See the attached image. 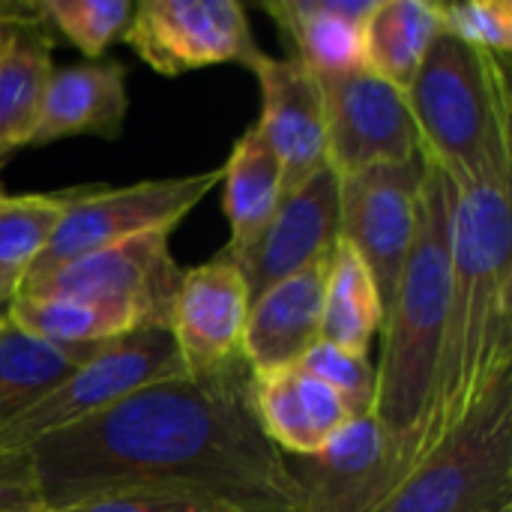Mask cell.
I'll return each instance as SVG.
<instances>
[{
    "instance_id": "obj_10",
    "label": "cell",
    "mask_w": 512,
    "mask_h": 512,
    "mask_svg": "<svg viewBox=\"0 0 512 512\" xmlns=\"http://www.w3.org/2000/svg\"><path fill=\"white\" fill-rule=\"evenodd\" d=\"M315 75V72H312ZM324 96L327 165L342 177L420 153L408 96L366 66L315 75Z\"/></svg>"
},
{
    "instance_id": "obj_2",
    "label": "cell",
    "mask_w": 512,
    "mask_h": 512,
    "mask_svg": "<svg viewBox=\"0 0 512 512\" xmlns=\"http://www.w3.org/2000/svg\"><path fill=\"white\" fill-rule=\"evenodd\" d=\"M510 192L498 183L453 186L447 315L417 465L512 378Z\"/></svg>"
},
{
    "instance_id": "obj_9",
    "label": "cell",
    "mask_w": 512,
    "mask_h": 512,
    "mask_svg": "<svg viewBox=\"0 0 512 512\" xmlns=\"http://www.w3.org/2000/svg\"><path fill=\"white\" fill-rule=\"evenodd\" d=\"M426 171L429 162L417 153L408 162L369 165L339 177V240L369 267L384 312L414 243Z\"/></svg>"
},
{
    "instance_id": "obj_32",
    "label": "cell",
    "mask_w": 512,
    "mask_h": 512,
    "mask_svg": "<svg viewBox=\"0 0 512 512\" xmlns=\"http://www.w3.org/2000/svg\"><path fill=\"white\" fill-rule=\"evenodd\" d=\"M24 9H27V6H0V54H3V48L9 45L12 30H15V21L24 15Z\"/></svg>"
},
{
    "instance_id": "obj_34",
    "label": "cell",
    "mask_w": 512,
    "mask_h": 512,
    "mask_svg": "<svg viewBox=\"0 0 512 512\" xmlns=\"http://www.w3.org/2000/svg\"><path fill=\"white\" fill-rule=\"evenodd\" d=\"M0 165H3V159H0Z\"/></svg>"
},
{
    "instance_id": "obj_28",
    "label": "cell",
    "mask_w": 512,
    "mask_h": 512,
    "mask_svg": "<svg viewBox=\"0 0 512 512\" xmlns=\"http://www.w3.org/2000/svg\"><path fill=\"white\" fill-rule=\"evenodd\" d=\"M297 366H303L309 375L324 381L342 399L351 420L372 414L378 372H375V363L369 360V354H357V351H345V348L318 342Z\"/></svg>"
},
{
    "instance_id": "obj_1",
    "label": "cell",
    "mask_w": 512,
    "mask_h": 512,
    "mask_svg": "<svg viewBox=\"0 0 512 512\" xmlns=\"http://www.w3.org/2000/svg\"><path fill=\"white\" fill-rule=\"evenodd\" d=\"M42 510L117 489H192L234 512H303L252 408V369L183 375L30 447Z\"/></svg>"
},
{
    "instance_id": "obj_35",
    "label": "cell",
    "mask_w": 512,
    "mask_h": 512,
    "mask_svg": "<svg viewBox=\"0 0 512 512\" xmlns=\"http://www.w3.org/2000/svg\"><path fill=\"white\" fill-rule=\"evenodd\" d=\"M0 327H3V324H0Z\"/></svg>"
},
{
    "instance_id": "obj_13",
    "label": "cell",
    "mask_w": 512,
    "mask_h": 512,
    "mask_svg": "<svg viewBox=\"0 0 512 512\" xmlns=\"http://www.w3.org/2000/svg\"><path fill=\"white\" fill-rule=\"evenodd\" d=\"M339 243V174L324 165L294 192H285L261 234L240 252H228L240 267L249 303L273 285L330 261Z\"/></svg>"
},
{
    "instance_id": "obj_7",
    "label": "cell",
    "mask_w": 512,
    "mask_h": 512,
    "mask_svg": "<svg viewBox=\"0 0 512 512\" xmlns=\"http://www.w3.org/2000/svg\"><path fill=\"white\" fill-rule=\"evenodd\" d=\"M216 183H222V168L189 177L144 180L123 189H75L51 243L24 279L150 231H174L183 216L216 189Z\"/></svg>"
},
{
    "instance_id": "obj_25",
    "label": "cell",
    "mask_w": 512,
    "mask_h": 512,
    "mask_svg": "<svg viewBox=\"0 0 512 512\" xmlns=\"http://www.w3.org/2000/svg\"><path fill=\"white\" fill-rule=\"evenodd\" d=\"M93 354L96 351L48 345L6 321L0 327V432L57 384H63Z\"/></svg>"
},
{
    "instance_id": "obj_11",
    "label": "cell",
    "mask_w": 512,
    "mask_h": 512,
    "mask_svg": "<svg viewBox=\"0 0 512 512\" xmlns=\"http://www.w3.org/2000/svg\"><path fill=\"white\" fill-rule=\"evenodd\" d=\"M126 42L159 75H186L216 63L252 66L264 51L237 0H144Z\"/></svg>"
},
{
    "instance_id": "obj_4",
    "label": "cell",
    "mask_w": 512,
    "mask_h": 512,
    "mask_svg": "<svg viewBox=\"0 0 512 512\" xmlns=\"http://www.w3.org/2000/svg\"><path fill=\"white\" fill-rule=\"evenodd\" d=\"M405 96L420 156L432 168L453 186L512 189L510 84L501 57L441 30Z\"/></svg>"
},
{
    "instance_id": "obj_16",
    "label": "cell",
    "mask_w": 512,
    "mask_h": 512,
    "mask_svg": "<svg viewBox=\"0 0 512 512\" xmlns=\"http://www.w3.org/2000/svg\"><path fill=\"white\" fill-rule=\"evenodd\" d=\"M327 267L312 264L249 303L243 354L252 375L297 366L321 342Z\"/></svg>"
},
{
    "instance_id": "obj_24",
    "label": "cell",
    "mask_w": 512,
    "mask_h": 512,
    "mask_svg": "<svg viewBox=\"0 0 512 512\" xmlns=\"http://www.w3.org/2000/svg\"><path fill=\"white\" fill-rule=\"evenodd\" d=\"M384 324V303L378 285L363 264V258L348 246L336 243L327 267L324 312H321V342L369 354L372 339Z\"/></svg>"
},
{
    "instance_id": "obj_18",
    "label": "cell",
    "mask_w": 512,
    "mask_h": 512,
    "mask_svg": "<svg viewBox=\"0 0 512 512\" xmlns=\"http://www.w3.org/2000/svg\"><path fill=\"white\" fill-rule=\"evenodd\" d=\"M129 111L126 69L117 60L75 63L51 72L39 126L27 147H45L69 135L120 138Z\"/></svg>"
},
{
    "instance_id": "obj_15",
    "label": "cell",
    "mask_w": 512,
    "mask_h": 512,
    "mask_svg": "<svg viewBox=\"0 0 512 512\" xmlns=\"http://www.w3.org/2000/svg\"><path fill=\"white\" fill-rule=\"evenodd\" d=\"M261 84L258 129L282 165L285 192H294L327 165V120L318 78L297 60L261 54L252 66Z\"/></svg>"
},
{
    "instance_id": "obj_21",
    "label": "cell",
    "mask_w": 512,
    "mask_h": 512,
    "mask_svg": "<svg viewBox=\"0 0 512 512\" xmlns=\"http://www.w3.org/2000/svg\"><path fill=\"white\" fill-rule=\"evenodd\" d=\"M222 180V210L231 225V243L225 249L240 252L261 234L285 195L282 165L264 141L258 123L237 138L228 162L222 165Z\"/></svg>"
},
{
    "instance_id": "obj_31",
    "label": "cell",
    "mask_w": 512,
    "mask_h": 512,
    "mask_svg": "<svg viewBox=\"0 0 512 512\" xmlns=\"http://www.w3.org/2000/svg\"><path fill=\"white\" fill-rule=\"evenodd\" d=\"M0 512H42L36 468L27 447L0 450Z\"/></svg>"
},
{
    "instance_id": "obj_8",
    "label": "cell",
    "mask_w": 512,
    "mask_h": 512,
    "mask_svg": "<svg viewBox=\"0 0 512 512\" xmlns=\"http://www.w3.org/2000/svg\"><path fill=\"white\" fill-rule=\"evenodd\" d=\"M171 231H150L75 261H66L42 276L21 279L18 297H69L87 303L123 306L147 324H168V312L183 270L171 258Z\"/></svg>"
},
{
    "instance_id": "obj_33",
    "label": "cell",
    "mask_w": 512,
    "mask_h": 512,
    "mask_svg": "<svg viewBox=\"0 0 512 512\" xmlns=\"http://www.w3.org/2000/svg\"><path fill=\"white\" fill-rule=\"evenodd\" d=\"M18 285H21L18 279L0 273V324L9 321V309H12L15 297H18Z\"/></svg>"
},
{
    "instance_id": "obj_29",
    "label": "cell",
    "mask_w": 512,
    "mask_h": 512,
    "mask_svg": "<svg viewBox=\"0 0 512 512\" xmlns=\"http://www.w3.org/2000/svg\"><path fill=\"white\" fill-rule=\"evenodd\" d=\"M441 30L495 57L512 48V3L510 0H462L435 3Z\"/></svg>"
},
{
    "instance_id": "obj_3",
    "label": "cell",
    "mask_w": 512,
    "mask_h": 512,
    "mask_svg": "<svg viewBox=\"0 0 512 512\" xmlns=\"http://www.w3.org/2000/svg\"><path fill=\"white\" fill-rule=\"evenodd\" d=\"M450 213L453 183L429 165L414 243L384 312V348L375 366L378 390L372 417L387 432L402 477L417 468V447L435 390L450 291Z\"/></svg>"
},
{
    "instance_id": "obj_22",
    "label": "cell",
    "mask_w": 512,
    "mask_h": 512,
    "mask_svg": "<svg viewBox=\"0 0 512 512\" xmlns=\"http://www.w3.org/2000/svg\"><path fill=\"white\" fill-rule=\"evenodd\" d=\"M441 33L429 0H375L363 27V66L408 93L429 45Z\"/></svg>"
},
{
    "instance_id": "obj_26",
    "label": "cell",
    "mask_w": 512,
    "mask_h": 512,
    "mask_svg": "<svg viewBox=\"0 0 512 512\" xmlns=\"http://www.w3.org/2000/svg\"><path fill=\"white\" fill-rule=\"evenodd\" d=\"M75 189L54 195H3L0 192V273L24 279L51 243Z\"/></svg>"
},
{
    "instance_id": "obj_20",
    "label": "cell",
    "mask_w": 512,
    "mask_h": 512,
    "mask_svg": "<svg viewBox=\"0 0 512 512\" xmlns=\"http://www.w3.org/2000/svg\"><path fill=\"white\" fill-rule=\"evenodd\" d=\"M51 45L48 27L33 15V6H27L0 54V159L27 147L39 126L54 72Z\"/></svg>"
},
{
    "instance_id": "obj_12",
    "label": "cell",
    "mask_w": 512,
    "mask_h": 512,
    "mask_svg": "<svg viewBox=\"0 0 512 512\" xmlns=\"http://www.w3.org/2000/svg\"><path fill=\"white\" fill-rule=\"evenodd\" d=\"M246 318V279L225 249L213 261L183 270L168 312V330L186 372L204 378L246 369Z\"/></svg>"
},
{
    "instance_id": "obj_5",
    "label": "cell",
    "mask_w": 512,
    "mask_h": 512,
    "mask_svg": "<svg viewBox=\"0 0 512 512\" xmlns=\"http://www.w3.org/2000/svg\"><path fill=\"white\" fill-rule=\"evenodd\" d=\"M378 512H512V378L501 381Z\"/></svg>"
},
{
    "instance_id": "obj_19",
    "label": "cell",
    "mask_w": 512,
    "mask_h": 512,
    "mask_svg": "<svg viewBox=\"0 0 512 512\" xmlns=\"http://www.w3.org/2000/svg\"><path fill=\"white\" fill-rule=\"evenodd\" d=\"M375 0H273L264 12L291 36L297 60L315 72L363 66V27Z\"/></svg>"
},
{
    "instance_id": "obj_27",
    "label": "cell",
    "mask_w": 512,
    "mask_h": 512,
    "mask_svg": "<svg viewBox=\"0 0 512 512\" xmlns=\"http://www.w3.org/2000/svg\"><path fill=\"white\" fill-rule=\"evenodd\" d=\"M135 6L129 0H42L33 15L63 33L84 57H102L114 42L126 39Z\"/></svg>"
},
{
    "instance_id": "obj_6",
    "label": "cell",
    "mask_w": 512,
    "mask_h": 512,
    "mask_svg": "<svg viewBox=\"0 0 512 512\" xmlns=\"http://www.w3.org/2000/svg\"><path fill=\"white\" fill-rule=\"evenodd\" d=\"M183 375L189 372L180 360L168 324L138 327L99 348L63 384H57L48 396H42L33 408L12 420L0 432V450L30 447L45 435H54L99 411H108L111 405L150 384Z\"/></svg>"
},
{
    "instance_id": "obj_23",
    "label": "cell",
    "mask_w": 512,
    "mask_h": 512,
    "mask_svg": "<svg viewBox=\"0 0 512 512\" xmlns=\"http://www.w3.org/2000/svg\"><path fill=\"white\" fill-rule=\"evenodd\" d=\"M9 324L33 339L72 351H99L132 330L147 327L132 309L69 297H15Z\"/></svg>"
},
{
    "instance_id": "obj_30",
    "label": "cell",
    "mask_w": 512,
    "mask_h": 512,
    "mask_svg": "<svg viewBox=\"0 0 512 512\" xmlns=\"http://www.w3.org/2000/svg\"><path fill=\"white\" fill-rule=\"evenodd\" d=\"M42 512H234L210 495L192 489H117L90 495L69 507Z\"/></svg>"
},
{
    "instance_id": "obj_17",
    "label": "cell",
    "mask_w": 512,
    "mask_h": 512,
    "mask_svg": "<svg viewBox=\"0 0 512 512\" xmlns=\"http://www.w3.org/2000/svg\"><path fill=\"white\" fill-rule=\"evenodd\" d=\"M252 408L285 459L318 453L351 420L342 399L303 366L252 375Z\"/></svg>"
},
{
    "instance_id": "obj_14",
    "label": "cell",
    "mask_w": 512,
    "mask_h": 512,
    "mask_svg": "<svg viewBox=\"0 0 512 512\" xmlns=\"http://www.w3.org/2000/svg\"><path fill=\"white\" fill-rule=\"evenodd\" d=\"M303 512H378L405 480L381 423L348 420L318 453L288 462Z\"/></svg>"
}]
</instances>
